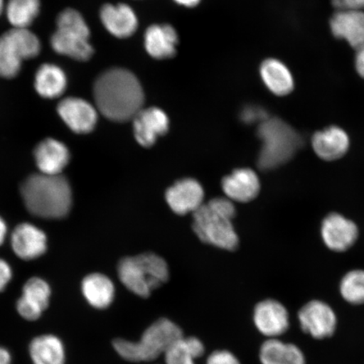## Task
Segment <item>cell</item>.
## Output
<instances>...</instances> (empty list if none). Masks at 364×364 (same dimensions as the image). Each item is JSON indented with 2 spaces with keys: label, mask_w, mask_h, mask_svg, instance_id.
Wrapping results in <instances>:
<instances>
[{
  "label": "cell",
  "mask_w": 364,
  "mask_h": 364,
  "mask_svg": "<svg viewBox=\"0 0 364 364\" xmlns=\"http://www.w3.org/2000/svg\"><path fill=\"white\" fill-rule=\"evenodd\" d=\"M95 107L113 122L133 120L144 103L139 80L125 68H114L102 73L95 82Z\"/></svg>",
  "instance_id": "cell-1"
},
{
  "label": "cell",
  "mask_w": 364,
  "mask_h": 364,
  "mask_svg": "<svg viewBox=\"0 0 364 364\" xmlns=\"http://www.w3.org/2000/svg\"><path fill=\"white\" fill-rule=\"evenodd\" d=\"M21 193L27 210L45 220H61L72 208L71 186L63 175H31L23 182Z\"/></svg>",
  "instance_id": "cell-2"
},
{
  "label": "cell",
  "mask_w": 364,
  "mask_h": 364,
  "mask_svg": "<svg viewBox=\"0 0 364 364\" xmlns=\"http://www.w3.org/2000/svg\"><path fill=\"white\" fill-rule=\"evenodd\" d=\"M236 210L229 198H216L193 213V229L203 243L226 250L238 248L239 237L232 220Z\"/></svg>",
  "instance_id": "cell-3"
},
{
  "label": "cell",
  "mask_w": 364,
  "mask_h": 364,
  "mask_svg": "<svg viewBox=\"0 0 364 364\" xmlns=\"http://www.w3.org/2000/svg\"><path fill=\"white\" fill-rule=\"evenodd\" d=\"M257 136L262 141L257 166L262 171H272L285 165L304 144L301 135L277 117H269L258 125Z\"/></svg>",
  "instance_id": "cell-4"
},
{
  "label": "cell",
  "mask_w": 364,
  "mask_h": 364,
  "mask_svg": "<svg viewBox=\"0 0 364 364\" xmlns=\"http://www.w3.org/2000/svg\"><path fill=\"white\" fill-rule=\"evenodd\" d=\"M183 336L180 326L167 318H161L144 331L139 341L124 338L113 341V348L127 362L150 363L164 356L175 341Z\"/></svg>",
  "instance_id": "cell-5"
},
{
  "label": "cell",
  "mask_w": 364,
  "mask_h": 364,
  "mask_svg": "<svg viewBox=\"0 0 364 364\" xmlns=\"http://www.w3.org/2000/svg\"><path fill=\"white\" fill-rule=\"evenodd\" d=\"M118 276L127 289L142 298L169 279V268L161 257L154 253L122 259L117 268Z\"/></svg>",
  "instance_id": "cell-6"
},
{
  "label": "cell",
  "mask_w": 364,
  "mask_h": 364,
  "mask_svg": "<svg viewBox=\"0 0 364 364\" xmlns=\"http://www.w3.org/2000/svg\"><path fill=\"white\" fill-rule=\"evenodd\" d=\"M57 30L50 43L53 51L77 61H88L94 49L90 43V31L81 14L65 9L57 17Z\"/></svg>",
  "instance_id": "cell-7"
},
{
  "label": "cell",
  "mask_w": 364,
  "mask_h": 364,
  "mask_svg": "<svg viewBox=\"0 0 364 364\" xmlns=\"http://www.w3.org/2000/svg\"><path fill=\"white\" fill-rule=\"evenodd\" d=\"M42 48L40 40L28 29L12 28L0 36V77L15 78L22 63L36 58Z\"/></svg>",
  "instance_id": "cell-8"
},
{
  "label": "cell",
  "mask_w": 364,
  "mask_h": 364,
  "mask_svg": "<svg viewBox=\"0 0 364 364\" xmlns=\"http://www.w3.org/2000/svg\"><path fill=\"white\" fill-rule=\"evenodd\" d=\"M298 321L304 333L318 341L331 338L338 326L335 309L321 299L304 304L298 312Z\"/></svg>",
  "instance_id": "cell-9"
},
{
  "label": "cell",
  "mask_w": 364,
  "mask_h": 364,
  "mask_svg": "<svg viewBox=\"0 0 364 364\" xmlns=\"http://www.w3.org/2000/svg\"><path fill=\"white\" fill-rule=\"evenodd\" d=\"M321 236L326 247L332 252H348L356 244L359 230L356 223L350 218L333 212L327 215L321 222Z\"/></svg>",
  "instance_id": "cell-10"
},
{
  "label": "cell",
  "mask_w": 364,
  "mask_h": 364,
  "mask_svg": "<svg viewBox=\"0 0 364 364\" xmlns=\"http://www.w3.org/2000/svg\"><path fill=\"white\" fill-rule=\"evenodd\" d=\"M257 330L267 339L281 338L289 331L291 322L288 309L279 300L267 299L257 304L253 311Z\"/></svg>",
  "instance_id": "cell-11"
},
{
  "label": "cell",
  "mask_w": 364,
  "mask_h": 364,
  "mask_svg": "<svg viewBox=\"0 0 364 364\" xmlns=\"http://www.w3.org/2000/svg\"><path fill=\"white\" fill-rule=\"evenodd\" d=\"M52 289L48 282L41 277H31L22 289V294L16 302V311L27 321H36L47 311Z\"/></svg>",
  "instance_id": "cell-12"
},
{
  "label": "cell",
  "mask_w": 364,
  "mask_h": 364,
  "mask_svg": "<svg viewBox=\"0 0 364 364\" xmlns=\"http://www.w3.org/2000/svg\"><path fill=\"white\" fill-rule=\"evenodd\" d=\"M57 111L65 124L76 134H89L97 124V108L81 98L62 100L58 105Z\"/></svg>",
  "instance_id": "cell-13"
},
{
  "label": "cell",
  "mask_w": 364,
  "mask_h": 364,
  "mask_svg": "<svg viewBox=\"0 0 364 364\" xmlns=\"http://www.w3.org/2000/svg\"><path fill=\"white\" fill-rule=\"evenodd\" d=\"M11 245L18 257L24 261H33L47 252V235L38 226L22 223L12 232Z\"/></svg>",
  "instance_id": "cell-14"
},
{
  "label": "cell",
  "mask_w": 364,
  "mask_h": 364,
  "mask_svg": "<svg viewBox=\"0 0 364 364\" xmlns=\"http://www.w3.org/2000/svg\"><path fill=\"white\" fill-rule=\"evenodd\" d=\"M134 136L143 147H151L159 136L169 130L170 121L166 113L158 107L142 109L133 118Z\"/></svg>",
  "instance_id": "cell-15"
},
{
  "label": "cell",
  "mask_w": 364,
  "mask_h": 364,
  "mask_svg": "<svg viewBox=\"0 0 364 364\" xmlns=\"http://www.w3.org/2000/svg\"><path fill=\"white\" fill-rule=\"evenodd\" d=\"M204 191L197 180L185 178L177 181L168 188L166 200L171 210L179 215L194 213L203 204Z\"/></svg>",
  "instance_id": "cell-16"
},
{
  "label": "cell",
  "mask_w": 364,
  "mask_h": 364,
  "mask_svg": "<svg viewBox=\"0 0 364 364\" xmlns=\"http://www.w3.org/2000/svg\"><path fill=\"white\" fill-rule=\"evenodd\" d=\"M314 152L325 161H335L344 157L350 148L349 136L338 126H331L313 135Z\"/></svg>",
  "instance_id": "cell-17"
},
{
  "label": "cell",
  "mask_w": 364,
  "mask_h": 364,
  "mask_svg": "<svg viewBox=\"0 0 364 364\" xmlns=\"http://www.w3.org/2000/svg\"><path fill=\"white\" fill-rule=\"evenodd\" d=\"M330 26L336 38L346 41L358 50L364 46V11L338 10L331 18Z\"/></svg>",
  "instance_id": "cell-18"
},
{
  "label": "cell",
  "mask_w": 364,
  "mask_h": 364,
  "mask_svg": "<svg viewBox=\"0 0 364 364\" xmlns=\"http://www.w3.org/2000/svg\"><path fill=\"white\" fill-rule=\"evenodd\" d=\"M34 157L40 173L59 176L70 163V152L61 141L46 139L36 147Z\"/></svg>",
  "instance_id": "cell-19"
},
{
  "label": "cell",
  "mask_w": 364,
  "mask_h": 364,
  "mask_svg": "<svg viewBox=\"0 0 364 364\" xmlns=\"http://www.w3.org/2000/svg\"><path fill=\"white\" fill-rule=\"evenodd\" d=\"M222 188L232 202L249 203L257 198L261 182L253 170L241 168L223 179Z\"/></svg>",
  "instance_id": "cell-20"
},
{
  "label": "cell",
  "mask_w": 364,
  "mask_h": 364,
  "mask_svg": "<svg viewBox=\"0 0 364 364\" xmlns=\"http://www.w3.org/2000/svg\"><path fill=\"white\" fill-rule=\"evenodd\" d=\"M100 17L105 28L118 38H129L138 29L136 14L125 4H107L101 9Z\"/></svg>",
  "instance_id": "cell-21"
},
{
  "label": "cell",
  "mask_w": 364,
  "mask_h": 364,
  "mask_svg": "<svg viewBox=\"0 0 364 364\" xmlns=\"http://www.w3.org/2000/svg\"><path fill=\"white\" fill-rule=\"evenodd\" d=\"M261 364H307L306 354L297 344L281 338L267 339L259 349Z\"/></svg>",
  "instance_id": "cell-22"
},
{
  "label": "cell",
  "mask_w": 364,
  "mask_h": 364,
  "mask_svg": "<svg viewBox=\"0 0 364 364\" xmlns=\"http://www.w3.org/2000/svg\"><path fill=\"white\" fill-rule=\"evenodd\" d=\"M33 364H65L66 348L60 338L54 334L35 336L28 346Z\"/></svg>",
  "instance_id": "cell-23"
},
{
  "label": "cell",
  "mask_w": 364,
  "mask_h": 364,
  "mask_svg": "<svg viewBox=\"0 0 364 364\" xmlns=\"http://www.w3.org/2000/svg\"><path fill=\"white\" fill-rule=\"evenodd\" d=\"M178 42V35L170 25H153L144 33L145 49L154 58L166 59L175 56Z\"/></svg>",
  "instance_id": "cell-24"
},
{
  "label": "cell",
  "mask_w": 364,
  "mask_h": 364,
  "mask_svg": "<svg viewBox=\"0 0 364 364\" xmlns=\"http://www.w3.org/2000/svg\"><path fill=\"white\" fill-rule=\"evenodd\" d=\"M81 291L91 307L106 309L115 299V287L108 277L102 273H92L82 281Z\"/></svg>",
  "instance_id": "cell-25"
},
{
  "label": "cell",
  "mask_w": 364,
  "mask_h": 364,
  "mask_svg": "<svg viewBox=\"0 0 364 364\" xmlns=\"http://www.w3.org/2000/svg\"><path fill=\"white\" fill-rule=\"evenodd\" d=\"M260 75L267 89L279 97L290 94L294 88L293 75L289 68L277 59L268 58L263 61Z\"/></svg>",
  "instance_id": "cell-26"
},
{
  "label": "cell",
  "mask_w": 364,
  "mask_h": 364,
  "mask_svg": "<svg viewBox=\"0 0 364 364\" xmlns=\"http://www.w3.org/2000/svg\"><path fill=\"white\" fill-rule=\"evenodd\" d=\"M67 77L60 67L51 63L40 66L36 73L34 85L40 97L46 99L60 97L67 88Z\"/></svg>",
  "instance_id": "cell-27"
},
{
  "label": "cell",
  "mask_w": 364,
  "mask_h": 364,
  "mask_svg": "<svg viewBox=\"0 0 364 364\" xmlns=\"http://www.w3.org/2000/svg\"><path fill=\"white\" fill-rule=\"evenodd\" d=\"M203 341L195 336H181L173 343L164 354L166 364H196L203 356Z\"/></svg>",
  "instance_id": "cell-28"
},
{
  "label": "cell",
  "mask_w": 364,
  "mask_h": 364,
  "mask_svg": "<svg viewBox=\"0 0 364 364\" xmlns=\"http://www.w3.org/2000/svg\"><path fill=\"white\" fill-rule=\"evenodd\" d=\"M40 0H9L6 10L13 28L28 29L39 15Z\"/></svg>",
  "instance_id": "cell-29"
},
{
  "label": "cell",
  "mask_w": 364,
  "mask_h": 364,
  "mask_svg": "<svg viewBox=\"0 0 364 364\" xmlns=\"http://www.w3.org/2000/svg\"><path fill=\"white\" fill-rule=\"evenodd\" d=\"M341 298L352 306L364 304V270L349 271L341 279L339 284Z\"/></svg>",
  "instance_id": "cell-30"
},
{
  "label": "cell",
  "mask_w": 364,
  "mask_h": 364,
  "mask_svg": "<svg viewBox=\"0 0 364 364\" xmlns=\"http://www.w3.org/2000/svg\"><path fill=\"white\" fill-rule=\"evenodd\" d=\"M268 114L265 109L258 107L250 106L245 107L240 112V119L247 124H258L260 125L262 122L268 119Z\"/></svg>",
  "instance_id": "cell-31"
},
{
  "label": "cell",
  "mask_w": 364,
  "mask_h": 364,
  "mask_svg": "<svg viewBox=\"0 0 364 364\" xmlns=\"http://www.w3.org/2000/svg\"><path fill=\"white\" fill-rule=\"evenodd\" d=\"M206 364H241L239 358L228 350H216L207 358Z\"/></svg>",
  "instance_id": "cell-32"
},
{
  "label": "cell",
  "mask_w": 364,
  "mask_h": 364,
  "mask_svg": "<svg viewBox=\"0 0 364 364\" xmlns=\"http://www.w3.org/2000/svg\"><path fill=\"white\" fill-rule=\"evenodd\" d=\"M12 268L6 260L0 258V293L6 290L12 279Z\"/></svg>",
  "instance_id": "cell-33"
},
{
  "label": "cell",
  "mask_w": 364,
  "mask_h": 364,
  "mask_svg": "<svg viewBox=\"0 0 364 364\" xmlns=\"http://www.w3.org/2000/svg\"><path fill=\"white\" fill-rule=\"evenodd\" d=\"M331 4L338 10H362L364 0H331Z\"/></svg>",
  "instance_id": "cell-34"
},
{
  "label": "cell",
  "mask_w": 364,
  "mask_h": 364,
  "mask_svg": "<svg viewBox=\"0 0 364 364\" xmlns=\"http://www.w3.org/2000/svg\"><path fill=\"white\" fill-rule=\"evenodd\" d=\"M355 68L358 75L364 79V46L357 50L356 57H355Z\"/></svg>",
  "instance_id": "cell-35"
},
{
  "label": "cell",
  "mask_w": 364,
  "mask_h": 364,
  "mask_svg": "<svg viewBox=\"0 0 364 364\" xmlns=\"http://www.w3.org/2000/svg\"><path fill=\"white\" fill-rule=\"evenodd\" d=\"M0 364H12V355L3 346H0Z\"/></svg>",
  "instance_id": "cell-36"
},
{
  "label": "cell",
  "mask_w": 364,
  "mask_h": 364,
  "mask_svg": "<svg viewBox=\"0 0 364 364\" xmlns=\"http://www.w3.org/2000/svg\"><path fill=\"white\" fill-rule=\"evenodd\" d=\"M7 232L8 227L6 223L4 220V218L0 216V247H1L4 241H6Z\"/></svg>",
  "instance_id": "cell-37"
},
{
  "label": "cell",
  "mask_w": 364,
  "mask_h": 364,
  "mask_svg": "<svg viewBox=\"0 0 364 364\" xmlns=\"http://www.w3.org/2000/svg\"><path fill=\"white\" fill-rule=\"evenodd\" d=\"M174 1L186 7H195L201 0H174Z\"/></svg>",
  "instance_id": "cell-38"
},
{
  "label": "cell",
  "mask_w": 364,
  "mask_h": 364,
  "mask_svg": "<svg viewBox=\"0 0 364 364\" xmlns=\"http://www.w3.org/2000/svg\"><path fill=\"white\" fill-rule=\"evenodd\" d=\"M4 8V0H0V16L2 15Z\"/></svg>",
  "instance_id": "cell-39"
}]
</instances>
